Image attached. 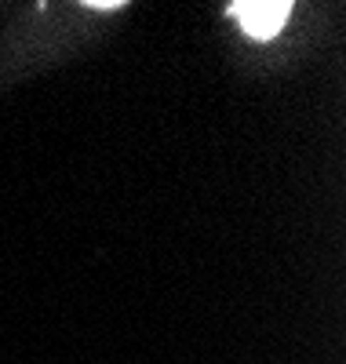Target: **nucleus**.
Masks as SVG:
<instances>
[{"label":"nucleus","mask_w":346,"mask_h":364,"mask_svg":"<svg viewBox=\"0 0 346 364\" xmlns=\"http://www.w3.org/2000/svg\"><path fill=\"white\" fill-rule=\"evenodd\" d=\"M230 15L251 41H273L285 29L292 4L288 0H237V4H230Z\"/></svg>","instance_id":"obj_1"}]
</instances>
